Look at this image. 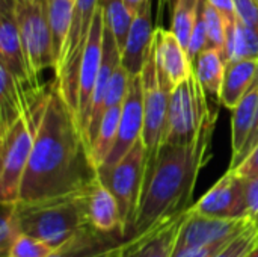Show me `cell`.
<instances>
[{"label":"cell","instance_id":"cell-6","mask_svg":"<svg viewBox=\"0 0 258 257\" xmlns=\"http://www.w3.org/2000/svg\"><path fill=\"white\" fill-rule=\"evenodd\" d=\"M145 165V145L141 138L116 165L109 170L98 171V177L116 198L122 226V244L130 239L135 229L138 206L144 185Z\"/></svg>","mask_w":258,"mask_h":257},{"label":"cell","instance_id":"cell-41","mask_svg":"<svg viewBox=\"0 0 258 257\" xmlns=\"http://www.w3.org/2000/svg\"><path fill=\"white\" fill-rule=\"evenodd\" d=\"M245 257H258V241H257V244L249 250V253H248Z\"/></svg>","mask_w":258,"mask_h":257},{"label":"cell","instance_id":"cell-22","mask_svg":"<svg viewBox=\"0 0 258 257\" xmlns=\"http://www.w3.org/2000/svg\"><path fill=\"white\" fill-rule=\"evenodd\" d=\"M24 88L18 79L0 64V133L6 132L24 115Z\"/></svg>","mask_w":258,"mask_h":257},{"label":"cell","instance_id":"cell-3","mask_svg":"<svg viewBox=\"0 0 258 257\" xmlns=\"http://www.w3.org/2000/svg\"><path fill=\"white\" fill-rule=\"evenodd\" d=\"M80 194L38 203H17L23 233L45 242L53 250L70 244L83 230L89 229Z\"/></svg>","mask_w":258,"mask_h":257},{"label":"cell","instance_id":"cell-33","mask_svg":"<svg viewBox=\"0 0 258 257\" xmlns=\"http://www.w3.org/2000/svg\"><path fill=\"white\" fill-rule=\"evenodd\" d=\"M56 250H53L45 242L27 235L21 233L20 238L14 242L6 257H48Z\"/></svg>","mask_w":258,"mask_h":257},{"label":"cell","instance_id":"cell-32","mask_svg":"<svg viewBox=\"0 0 258 257\" xmlns=\"http://www.w3.org/2000/svg\"><path fill=\"white\" fill-rule=\"evenodd\" d=\"M130 74L127 73V70L122 67V64L119 62L110 77L109 82V88H107V95H106V101H104V112L113 106H119L124 103L127 92H128V85H130Z\"/></svg>","mask_w":258,"mask_h":257},{"label":"cell","instance_id":"cell-5","mask_svg":"<svg viewBox=\"0 0 258 257\" xmlns=\"http://www.w3.org/2000/svg\"><path fill=\"white\" fill-rule=\"evenodd\" d=\"M98 5L100 0H76L68 38L60 59L54 67V80L76 117L79 114V77L82 59Z\"/></svg>","mask_w":258,"mask_h":257},{"label":"cell","instance_id":"cell-39","mask_svg":"<svg viewBox=\"0 0 258 257\" xmlns=\"http://www.w3.org/2000/svg\"><path fill=\"white\" fill-rule=\"evenodd\" d=\"M125 2V5H127V8H128V11L133 14V15H136L138 12H139V9L148 2V0H124Z\"/></svg>","mask_w":258,"mask_h":257},{"label":"cell","instance_id":"cell-28","mask_svg":"<svg viewBox=\"0 0 258 257\" xmlns=\"http://www.w3.org/2000/svg\"><path fill=\"white\" fill-rule=\"evenodd\" d=\"M200 0H178L172 11L171 30L178 38L181 45L187 50V44L195 26Z\"/></svg>","mask_w":258,"mask_h":257},{"label":"cell","instance_id":"cell-17","mask_svg":"<svg viewBox=\"0 0 258 257\" xmlns=\"http://www.w3.org/2000/svg\"><path fill=\"white\" fill-rule=\"evenodd\" d=\"M121 62V50L116 44V39L112 33V30L104 24V33H103V56H101V67L97 76L92 100H91V109H89V121H88V129L85 133L86 144L91 147L97 138L103 115H104V101L107 95V88L110 77L116 68V65Z\"/></svg>","mask_w":258,"mask_h":257},{"label":"cell","instance_id":"cell-35","mask_svg":"<svg viewBox=\"0 0 258 257\" xmlns=\"http://www.w3.org/2000/svg\"><path fill=\"white\" fill-rule=\"evenodd\" d=\"M246 215L258 223V177L246 179Z\"/></svg>","mask_w":258,"mask_h":257},{"label":"cell","instance_id":"cell-26","mask_svg":"<svg viewBox=\"0 0 258 257\" xmlns=\"http://www.w3.org/2000/svg\"><path fill=\"white\" fill-rule=\"evenodd\" d=\"M74 5L76 0H48V20H50L56 65L60 59L62 50L68 38Z\"/></svg>","mask_w":258,"mask_h":257},{"label":"cell","instance_id":"cell-15","mask_svg":"<svg viewBox=\"0 0 258 257\" xmlns=\"http://www.w3.org/2000/svg\"><path fill=\"white\" fill-rule=\"evenodd\" d=\"M103 33H104V18L101 6L98 5L92 29L85 47V55L82 59L80 67V77H79V126L85 136L89 121V109H91V100L97 82V76L101 67V56H103Z\"/></svg>","mask_w":258,"mask_h":257},{"label":"cell","instance_id":"cell-7","mask_svg":"<svg viewBox=\"0 0 258 257\" xmlns=\"http://www.w3.org/2000/svg\"><path fill=\"white\" fill-rule=\"evenodd\" d=\"M24 53L36 76L56 65L48 20V0H14Z\"/></svg>","mask_w":258,"mask_h":257},{"label":"cell","instance_id":"cell-36","mask_svg":"<svg viewBox=\"0 0 258 257\" xmlns=\"http://www.w3.org/2000/svg\"><path fill=\"white\" fill-rule=\"evenodd\" d=\"M233 241V239H231ZM230 242V241H228ZM228 242L224 244H215V245H204V247H190V248H183L177 250L174 257H210L216 251H219L222 247H225Z\"/></svg>","mask_w":258,"mask_h":257},{"label":"cell","instance_id":"cell-38","mask_svg":"<svg viewBox=\"0 0 258 257\" xmlns=\"http://www.w3.org/2000/svg\"><path fill=\"white\" fill-rule=\"evenodd\" d=\"M212 6H215L227 20L228 24H233L237 20V11H236V2L234 0H209Z\"/></svg>","mask_w":258,"mask_h":257},{"label":"cell","instance_id":"cell-2","mask_svg":"<svg viewBox=\"0 0 258 257\" xmlns=\"http://www.w3.org/2000/svg\"><path fill=\"white\" fill-rule=\"evenodd\" d=\"M218 117L219 112L215 109L192 144L160 147L153 165L145 168L135 229L124 247L138 244L192 208L198 176L212 158Z\"/></svg>","mask_w":258,"mask_h":257},{"label":"cell","instance_id":"cell-27","mask_svg":"<svg viewBox=\"0 0 258 257\" xmlns=\"http://www.w3.org/2000/svg\"><path fill=\"white\" fill-rule=\"evenodd\" d=\"M100 6L103 11L104 24L112 30L116 44L122 53L135 15L128 11L124 0H100Z\"/></svg>","mask_w":258,"mask_h":257},{"label":"cell","instance_id":"cell-9","mask_svg":"<svg viewBox=\"0 0 258 257\" xmlns=\"http://www.w3.org/2000/svg\"><path fill=\"white\" fill-rule=\"evenodd\" d=\"M33 147V129L26 114L0 133V203H18Z\"/></svg>","mask_w":258,"mask_h":257},{"label":"cell","instance_id":"cell-42","mask_svg":"<svg viewBox=\"0 0 258 257\" xmlns=\"http://www.w3.org/2000/svg\"><path fill=\"white\" fill-rule=\"evenodd\" d=\"M122 257H127V256H125V254H124V256H122Z\"/></svg>","mask_w":258,"mask_h":257},{"label":"cell","instance_id":"cell-40","mask_svg":"<svg viewBox=\"0 0 258 257\" xmlns=\"http://www.w3.org/2000/svg\"><path fill=\"white\" fill-rule=\"evenodd\" d=\"M160 2H163V3H165V5H166V6H168V9H169V11H171V12H172V11H174V8H175V5H177V2H178V0H160Z\"/></svg>","mask_w":258,"mask_h":257},{"label":"cell","instance_id":"cell-23","mask_svg":"<svg viewBox=\"0 0 258 257\" xmlns=\"http://www.w3.org/2000/svg\"><path fill=\"white\" fill-rule=\"evenodd\" d=\"M258 112V77L240 100V103L233 109L231 120V156H236L249 138L254 127V121Z\"/></svg>","mask_w":258,"mask_h":257},{"label":"cell","instance_id":"cell-11","mask_svg":"<svg viewBox=\"0 0 258 257\" xmlns=\"http://www.w3.org/2000/svg\"><path fill=\"white\" fill-rule=\"evenodd\" d=\"M197 214L242 220L246 215V179L233 170H228L197 203L190 208Z\"/></svg>","mask_w":258,"mask_h":257},{"label":"cell","instance_id":"cell-21","mask_svg":"<svg viewBox=\"0 0 258 257\" xmlns=\"http://www.w3.org/2000/svg\"><path fill=\"white\" fill-rule=\"evenodd\" d=\"M184 215L166 223L135 245H122L124 254L127 257H174Z\"/></svg>","mask_w":258,"mask_h":257},{"label":"cell","instance_id":"cell-34","mask_svg":"<svg viewBox=\"0 0 258 257\" xmlns=\"http://www.w3.org/2000/svg\"><path fill=\"white\" fill-rule=\"evenodd\" d=\"M258 145V112H257V117H255V121H254V127H252V130H251V133H249V138H248V141L245 142V145L242 147V150L236 155V156H231V161H230V167H228V170H236L248 156H249V153L255 148Z\"/></svg>","mask_w":258,"mask_h":257},{"label":"cell","instance_id":"cell-8","mask_svg":"<svg viewBox=\"0 0 258 257\" xmlns=\"http://www.w3.org/2000/svg\"><path fill=\"white\" fill-rule=\"evenodd\" d=\"M142 92H144V132L142 141L145 145L147 167L153 165L160 147L163 145L171 88H168L159 76L154 48L148 55L147 64L142 70Z\"/></svg>","mask_w":258,"mask_h":257},{"label":"cell","instance_id":"cell-4","mask_svg":"<svg viewBox=\"0 0 258 257\" xmlns=\"http://www.w3.org/2000/svg\"><path fill=\"white\" fill-rule=\"evenodd\" d=\"M213 112L215 109L210 108L207 100V91L194 70L187 80L171 91L163 144H192L200 136L206 121Z\"/></svg>","mask_w":258,"mask_h":257},{"label":"cell","instance_id":"cell-12","mask_svg":"<svg viewBox=\"0 0 258 257\" xmlns=\"http://www.w3.org/2000/svg\"><path fill=\"white\" fill-rule=\"evenodd\" d=\"M0 64L18 79L26 92L39 88L38 76L33 73L24 53L14 0H0Z\"/></svg>","mask_w":258,"mask_h":257},{"label":"cell","instance_id":"cell-19","mask_svg":"<svg viewBox=\"0 0 258 257\" xmlns=\"http://www.w3.org/2000/svg\"><path fill=\"white\" fill-rule=\"evenodd\" d=\"M258 77V61L237 59L227 62L225 76L219 94V103L233 111L251 89Z\"/></svg>","mask_w":258,"mask_h":257},{"label":"cell","instance_id":"cell-1","mask_svg":"<svg viewBox=\"0 0 258 257\" xmlns=\"http://www.w3.org/2000/svg\"><path fill=\"white\" fill-rule=\"evenodd\" d=\"M33 147L18 203H38L77 195L98 176L73 109L56 80L24 94Z\"/></svg>","mask_w":258,"mask_h":257},{"label":"cell","instance_id":"cell-10","mask_svg":"<svg viewBox=\"0 0 258 257\" xmlns=\"http://www.w3.org/2000/svg\"><path fill=\"white\" fill-rule=\"evenodd\" d=\"M252 223L254 221L249 218L227 220L206 217L189 209L180 227L177 250L228 242L234 239L239 233H242L245 229H248Z\"/></svg>","mask_w":258,"mask_h":257},{"label":"cell","instance_id":"cell-24","mask_svg":"<svg viewBox=\"0 0 258 257\" xmlns=\"http://www.w3.org/2000/svg\"><path fill=\"white\" fill-rule=\"evenodd\" d=\"M225 67L227 61L222 52L213 47H207L206 50H203L194 64V70L201 85L206 88L207 94L215 95L218 100L225 76Z\"/></svg>","mask_w":258,"mask_h":257},{"label":"cell","instance_id":"cell-13","mask_svg":"<svg viewBox=\"0 0 258 257\" xmlns=\"http://www.w3.org/2000/svg\"><path fill=\"white\" fill-rule=\"evenodd\" d=\"M144 132V92H142V76H132L127 97L122 103V112L118 126V135L115 145L107 156L106 162L98 171L109 170L116 165L142 138Z\"/></svg>","mask_w":258,"mask_h":257},{"label":"cell","instance_id":"cell-20","mask_svg":"<svg viewBox=\"0 0 258 257\" xmlns=\"http://www.w3.org/2000/svg\"><path fill=\"white\" fill-rule=\"evenodd\" d=\"M122 242L91 229L83 230L70 244L56 250L48 257H122Z\"/></svg>","mask_w":258,"mask_h":257},{"label":"cell","instance_id":"cell-30","mask_svg":"<svg viewBox=\"0 0 258 257\" xmlns=\"http://www.w3.org/2000/svg\"><path fill=\"white\" fill-rule=\"evenodd\" d=\"M206 26H207V47L218 48L224 53L228 23L225 17L215 6L209 3V0L206 2Z\"/></svg>","mask_w":258,"mask_h":257},{"label":"cell","instance_id":"cell-16","mask_svg":"<svg viewBox=\"0 0 258 257\" xmlns=\"http://www.w3.org/2000/svg\"><path fill=\"white\" fill-rule=\"evenodd\" d=\"M153 48L160 80L171 89L187 80L194 73V64L187 50L181 45L172 30L156 27Z\"/></svg>","mask_w":258,"mask_h":257},{"label":"cell","instance_id":"cell-31","mask_svg":"<svg viewBox=\"0 0 258 257\" xmlns=\"http://www.w3.org/2000/svg\"><path fill=\"white\" fill-rule=\"evenodd\" d=\"M258 241V223L254 221L248 229L239 233L225 247L210 257H245Z\"/></svg>","mask_w":258,"mask_h":257},{"label":"cell","instance_id":"cell-29","mask_svg":"<svg viewBox=\"0 0 258 257\" xmlns=\"http://www.w3.org/2000/svg\"><path fill=\"white\" fill-rule=\"evenodd\" d=\"M23 233L17 203H2L0 220V257H6L14 242Z\"/></svg>","mask_w":258,"mask_h":257},{"label":"cell","instance_id":"cell-14","mask_svg":"<svg viewBox=\"0 0 258 257\" xmlns=\"http://www.w3.org/2000/svg\"><path fill=\"white\" fill-rule=\"evenodd\" d=\"M86 226L104 236L122 242V226L116 198L97 176L80 194Z\"/></svg>","mask_w":258,"mask_h":257},{"label":"cell","instance_id":"cell-25","mask_svg":"<svg viewBox=\"0 0 258 257\" xmlns=\"http://www.w3.org/2000/svg\"><path fill=\"white\" fill-rule=\"evenodd\" d=\"M121 112H122V105L107 109L103 115L97 138L91 147V159H92V164L95 165L97 171L106 162L107 156L110 155V151L115 145Z\"/></svg>","mask_w":258,"mask_h":257},{"label":"cell","instance_id":"cell-18","mask_svg":"<svg viewBox=\"0 0 258 257\" xmlns=\"http://www.w3.org/2000/svg\"><path fill=\"white\" fill-rule=\"evenodd\" d=\"M153 38L154 29L151 23V0H148L133 17V23L121 53V64L130 76L142 74L151 52Z\"/></svg>","mask_w":258,"mask_h":257},{"label":"cell","instance_id":"cell-37","mask_svg":"<svg viewBox=\"0 0 258 257\" xmlns=\"http://www.w3.org/2000/svg\"><path fill=\"white\" fill-rule=\"evenodd\" d=\"M233 171H236L237 174H240L245 179L258 177V145L249 153V156Z\"/></svg>","mask_w":258,"mask_h":257}]
</instances>
